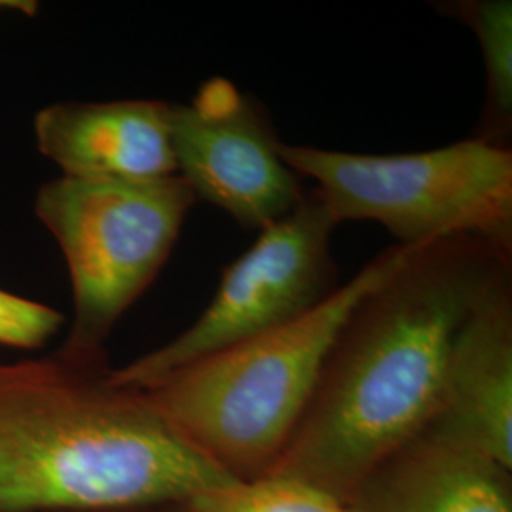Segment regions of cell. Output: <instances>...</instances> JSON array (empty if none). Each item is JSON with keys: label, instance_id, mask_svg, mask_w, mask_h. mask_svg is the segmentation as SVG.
<instances>
[{"label": "cell", "instance_id": "4fadbf2b", "mask_svg": "<svg viewBox=\"0 0 512 512\" xmlns=\"http://www.w3.org/2000/svg\"><path fill=\"white\" fill-rule=\"evenodd\" d=\"M63 313L0 289V346L35 351L42 349L63 327Z\"/></svg>", "mask_w": 512, "mask_h": 512}, {"label": "cell", "instance_id": "30bf717a", "mask_svg": "<svg viewBox=\"0 0 512 512\" xmlns=\"http://www.w3.org/2000/svg\"><path fill=\"white\" fill-rule=\"evenodd\" d=\"M349 512H512V469L429 421L349 495Z\"/></svg>", "mask_w": 512, "mask_h": 512}, {"label": "cell", "instance_id": "52a82bcc", "mask_svg": "<svg viewBox=\"0 0 512 512\" xmlns=\"http://www.w3.org/2000/svg\"><path fill=\"white\" fill-rule=\"evenodd\" d=\"M177 175L196 200L228 213L245 230L289 217L308 196L283 162L270 112L222 76L205 80L186 105L171 110Z\"/></svg>", "mask_w": 512, "mask_h": 512}, {"label": "cell", "instance_id": "5b68a950", "mask_svg": "<svg viewBox=\"0 0 512 512\" xmlns=\"http://www.w3.org/2000/svg\"><path fill=\"white\" fill-rule=\"evenodd\" d=\"M198 203L179 175L154 181L59 177L37 194L35 213L67 262L73 325L57 349L78 363H109L122 315L162 272Z\"/></svg>", "mask_w": 512, "mask_h": 512}, {"label": "cell", "instance_id": "ba28073f", "mask_svg": "<svg viewBox=\"0 0 512 512\" xmlns=\"http://www.w3.org/2000/svg\"><path fill=\"white\" fill-rule=\"evenodd\" d=\"M171 110L173 103L160 99L59 103L35 116V139L61 177L164 179L177 175Z\"/></svg>", "mask_w": 512, "mask_h": 512}, {"label": "cell", "instance_id": "9a60e30c", "mask_svg": "<svg viewBox=\"0 0 512 512\" xmlns=\"http://www.w3.org/2000/svg\"><path fill=\"white\" fill-rule=\"evenodd\" d=\"M184 503L179 505H156V507H133V509H107V511H69V512H183Z\"/></svg>", "mask_w": 512, "mask_h": 512}, {"label": "cell", "instance_id": "8992f818", "mask_svg": "<svg viewBox=\"0 0 512 512\" xmlns=\"http://www.w3.org/2000/svg\"><path fill=\"white\" fill-rule=\"evenodd\" d=\"M338 224L311 190L285 219L258 232L255 243L226 266L202 315L164 346L110 376L152 389L184 366L287 325L340 289L330 238Z\"/></svg>", "mask_w": 512, "mask_h": 512}, {"label": "cell", "instance_id": "6da1fadb", "mask_svg": "<svg viewBox=\"0 0 512 512\" xmlns=\"http://www.w3.org/2000/svg\"><path fill=\"white\" fill-rule=\"evenodd\" d=\"M509 270L511 249L475 236L414 247L349 313L270 475L348 503L385 456L433 420L461 323Z\"/></svg>", "mask_w": 512, "mask_h": 512}, {"label": "cell", "instance_id": "8fae6325", "mask_svg": "<svg viewBox=\"0 0 512 512\" xmlns=\"http://www.w3.org/2000/svg\"><path fill=\"white\" fill-rule=\"evenodd\" d=\"M440 12L458 19L478 38L486 95L473 139L512 148V2L459 0L439 4Z\"/></svg>", "mask_w": 512, "mask_h": 512}, {"label": "cell", "instance_id": "277c9868", "mask_svg": "<svg viewBox=\"0 0 512 512\" xmlns=\"http://www.w3.org/2000/svg\"><path fill=\"white\" fill-rule=\"evenodd\" d=\"M283 162L302 179L336 224L376 222L397 245L418 247L475 236L512 251V148L465 139L408 154H357L291 145Z\"/></svg>", "mask_w": 512, "mask_h": 512}, {"label": "cell", "instance_id": "3957f363", "mask_svg": "<svg viewBox=\"0 0 512 512\" xmlns=\"http://www.w3.org/2000/svg\"><path fill=\"white\" fill-rule=\"evenodd\" d=\"M412 249L387 247L317 308L184 366L147 389L150 401L184 442L232 480L270 475L349 313Z\"/></svg>", "mask_w": 512, "mask_h": 512}, {"label": "cell", "instance_id": "9c48e42d", "mask_svg": "<svg viewBox=\"0 0 512 512\" xmlns=\"http://www.w3.org/2000/svg\"><path fill=\"white\" fill-rule=\"evenodd\" d=\"M431 421L512 469V270L461 323Z\"/></svg>", "mask_w": 512, "mask_h": 512}, {"label": "cell", "instance_id": "5bb4252c", "mask_svg": "<svg viewBox=\"0 0 512 512\" xmlns=\"http://www.w3.org/2000/svg\"><path fill=\"white\" fill-rule=\"evenodd\" d=\"M8 10V12H19L23 16H35L38 10L37 2L33 0H0V12Z\"/></svg>", "mask_w": 512, "mask_h": 512}, {"label": "cell", "instance_id": "7a4b0ae2", "mask_svg": "<svg viewBox=\"0 0 512 512\" xmlns=\"http://www.w3.org/2000/svg\"><path fill=\"white\" fill-rule=\"evenodd\" d=\"M109 363L0 359V512L179 505L232 480Z\"/></svg>", "mask_w": 512, "mask_h": 512}, {"label": "cell", "instance_id": "7c38bea8", "mask_svg": "<svg viewBox=\"0 0 512 512\" xmlns=\"http://www.w3.org/2000/svg\"><path fill=\"white\" fill-rule=\"evenodd\" d=\"M183 512H349L348 505L329 492L291 476L268 475L247 482H230L198 495Z\"/></svg>", "mask_w": 512, "mask_h": 512}]
</instances>
